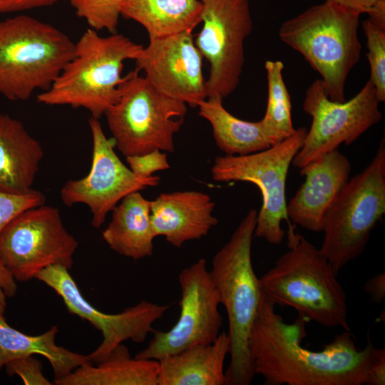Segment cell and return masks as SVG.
Segmentation results:
<instances>
[{
	"instance_id": "1",
	"label": "cell",
	"mask_w": 385,
	"mask_h": 385,
	"mask_svg": "<svg viewBox=\"0 0 385 385\" xmlns=\"http://www.w3.org/2000/svg\"><path fill=\"white\" fill-rule=\"evenodd\" d=\"M264 295L254 322L250 349L256 374L267 385H363L374 350L369 336L359 349L351 332L344 330L321 351L301 345L305 320L287 324Z\"/></svg>"
},
{
	"instance_id": "2",
	"label": "cell",
	"mask_w": 385,
	"mask_h": 385,
	"mask_svg": "<svg viewBox=\"0 0 385 385\" xmlns=\"http://www.w3.org/2000/svg\"><path fill=\"white\" fill-rule=\"evenodd\" d=\"M288 250L260 278L263 295L305 321L351 332L346 295L327 258L289 224Z\"/></svg>"
},
{
	"instance_id": "3",
	"label": "cell",
	"mask_w": 385,
	"mask_h": 385,
	"mask_svg": "<svg viewBox=\"0 0 385 385\" xmlns=\"http://www.w3.org/2000/svg\"><path fill=\"white\" fill-rule=\"evenodd\" d=\"M257 216L256 210H249L215 255L209 271L228 319L230 361L225 371L226 385H249L255 376L250 337L263 297L251 259Z\"/></svg>"
},
{
	"instance_id": "4",
	"label": "cell",
	"mask_w": 385,
	"mask_h": 385,
	"mask_svg": "<svg viewBox=\"0 0 385 385\" xmlns=\"http://www.w3.org/2000/svg\"><path fill=\"white\" fill-rule=\"evenodd\" d=\"M143 47L123 34L102 36L88 28L50 88L36 96L37 102L83 108L99 119L120 97L124 61L135 60Z\"/></svg>"
},
{
	"instance_id": "5",
	"label": "cell",
	"mask_w": 385,
	"mask_h": 385,
	"mask_svg": "<svg viewBox=\"0 0 385 385\" xmlns=\"http://www.w3.org/2000/svg\"><path fill=\"white\" fill-rule=\"evenodd\" d=\"M360 15L324 1L285 21L278 31L280 40L320 74L326 93L334 101H346V78L360 59Z\"/></svg>"
},
{
	"instance_id": "6",
	"label": "cell",
	"mask_w": 385,
	"mask_h": 385,
	"mask_svg": "<svg viewBox=\"0 0 385 385\" xmlns=\"http://www.w3.org/2000/svg\"><path fill=\"white\" fill-rule=\"evenodd\" d=\"M74 49L64 32L32 16L0 20V94L26 101L36 90L46 91Z\"/></svg>"
},
{
	"instance_id": "7",
	"label": "cell",
	"mask_w": 385,
	"mask_h": 385,
	"mask_svg": "<svg viewBox=\"0 0 385 385\" xmlns=\"http://www.w3.org/2000/svg\"><path fill=\"white\" fill-rule=\"evenodd\" d=\"M385 214V145L369 164L349 178L327 211L320 250L338 274L364 251L371 232Z\"/></svg>"
},
{
	"instance_id": "8",
	"label": "cell",
	"mask_w": 385,
	"mask_h": 385,
	"mask_svg": "<svg viewBox=\"0 0 385 385\" xmlns=\"http://www.w3.org/2000/svg\"><path fill=\"white\" fill-rule=\"evenodd\" d=\"M118 101L105 113L115 145L125 157L174 151L187 105L155 89L135 68L124 76Z\"/></svg>"
},
{
	"instance_id": "9",
	"label": "cell",
	"mask_w": 385,
	"mask_h": 385,
	"mask_svg": "<svg viewBox=\"0 0 385 385\" xmlns=\"http://www.w3.org/2000/svg\"><path fill=\"white\" fill-rule=\"evenodd\" d=\"M307 132L305 128H297L291 136L254 153L218 156L211 168L212 178L215 181L249 182L259 188L262 204L257 212L254 235L271 245H281L286 235L282 222L285 220L289 224L286 202L287 177Z\"/></svg>"
},
{
	"instance_id": "10",
	"label": "cell",
	"mask_w": 385,
	"mask_h": 385,
	"mask_svg": "<svg viewBox=\"0 0 385 385\" xmlns=\"http://www.w3.org/2000/svg\"><path fill=\"white\" fill-rule=\"evenodd\" d=\"M78 246L59 210L43 204L22 212L1 232L0 260L16 281L26 282L51 265L69 270Z\"/></svg>"
},
{
	"instance_id": "11",
	"label": "cell",
	"mask_w": 385,
	"mask_h": 385,
	"mask_svg": "<svg viewBox=\"0 0 385 385\" xmlns=\"http://www.w3.org/2000/svg\"><path fill=\"white\" fill-rule=\"evenodd\" d=\"M379 104L370 81L355 96L343 102L329 98L321 79L313 81L305 92L302 106L304 113L312 117L311 127L292 164L301 169L342 143H353L382 120Z\"/></svg>"
},
{
	"instance_id": "12",
	"label": "cell",
	"mask_w": 385,
	"mask_h": 385,
	"mask_svg": "<svg viewBox=\"0 0 385 385\" xmlns=\"http://www.w3.org/2000/svg\"><path fill=\"white\" fill-rule=\"evenodd\" d=\"M202 29L195 43L209 63L207 98L224 99L237 88L244 44L253 27L249 0H200Z\"/></svg>"
},
{
	"instance_id": "13",
	"label": "cell",
	"mask_w": 385,
	"mask_h": 385,
	"mask_svg": "<svg viewBox=\"0 0 385 385\" xmlns=\"http://www.w3.org/2000/svg\"><path fill=\"white\" fill-rule=\"evenodd\" d=\"M178 282L181 296L177 322L168 331L154 329L148 345L135 357L159 361L192 346L212 343L220 334V301L206 260L200 258L184 268Z\"/></svg>"
},
{
	"instance_id": "14",
	"label": "cell",
	"mask_w": 385,
	"mask_h": 385,
	"mask_svg": "<svg viewBox=\"0 0 385 385\" xmlns=\"http://www.w3.org/2000/svg\"><path fill=\"white\" fill-rule=\"evenodd\" d=\"M53 289L63 299L68 311L88 321L103 337L102 342L88 358L92 364L106 359L123 342H145L154 330L153 324L170 308L143 300L118 314L103 313L93 307L81 294L68 270L60 265L47 267L35 277Z\"/></svg>"
},
{
	"instance_id": "15",
	"label": "cell",
	"mask_w": 385,
	"mask_h": 385,
	"mask_svg": "<svg viewBox=\"0 0 385 385\" xmlns=\"http://www.w3.org/2000/svg\"><path fill=\"white\" fill-rule=\"evenodd\" d=\"M99 119L91 117L93 153L89 173L78 180H68L60 196L66 206L87 205L92 214L91 225L99 228L107 215L128 194L160 183L156 175L138 177L115 154L112 143L106 137Z\"/></svg>"
},
{
	"instance_id": "16",
	"label": "cell",
	"mask_w": 385,
	"mask_h": 385,
	"mask_svg": "<svg viewBox=\"0 0 385 385\" xmlns=\"http://www.w3.org/2000/svg\"><path fill=\"white\" fill-rule=\"evenodd\" d=\"M202 58L192 32H182L150 39L134 61L155 89L195 108L207 98Z\"/></svg>"
},
{
	"instance_id": "17",
	"label": "cell",
	"mask_w": 385,
	"mask_h": 385,
	"mask_svg": "<svg viewBox=\"0 0 385 385\" xmlns=\"http://www.w3.org/2000/svg\"><path fill=\"white\" fill-rule=\"evenodd\" d=\"M351 170L349 158L338 149L302 168L305 180L287 204L289 220L307 230L322 232L324 217L349 180Z\"/></svg>"
},
{
	"instance_id": "18",
	"label": "cell",
	"mask_w": 385,
	"mask_h": 385,
	"mask_svg": "<svg viewBox=\"0 0 385 385\" xmlns=\"http://www.w3.org/2000/svg\"><path fill=\"white\" fill-rule=\"evenodd\" d=\"M215 202L207 193L175 191L151 201L150 217L155 237L163 236L175 247L207 235L218 220L212 215Z\"/></svg>"
},
{
	"instance_id": "19",
	"label": "cell",
	"mask_w": 385,
	"mask_h": 385,
	"mask_svg": "<svg viewBox=\"0 0 385 385\" xmlns=\"http://www.w3.org/2000/svg\"><path fill=\"white\" fill-rule=\"evenodd\" d=\"M40 143L24 124L0 113V191L16 195L31 192L43 158Z\"/></svg>"
},
{
	"instance_id": "20",
	"label": "cell",
	"mask_w": 385,
	"mask_h": 385,
	"mask_svg": "<svg viewBox=\"0 0 385 385\" xmlns=\"http://www.w3.org/2000/svg\"><path fill=\"white\" fill-rule=\"evenodd\" d=\"M230 352L227 333L160 359L158 385H225L224 363Z\"/></svg>"
},
{
	"instance_id": "21",
	"label": "cell",
	"mask_w": 385,
	"mask_h": 385,
	"mask_svg": "<svg viewBox=\"0 0 385 385\" xmlns=\"http://www.w3.org/2000/svg\"><path fill=\"white\" fill-rule=\"evenodd\" d=\"M150 209L151 201L139 191L124 197L112 210V218L102 231L110 249L135 260L152 256L155 235Z\"/></svg>"
},
{
	"instance_id": "22",
	"label": "cell",
	"mask_w": 385,
	"mask_h": 385,
	"mask_svg": "<svg viewBox=\"0 0 385 385\" xmlns=\"http://www.w3.org/2000/svg\"><path fill=\"white\" fill-rule=\"evenodd\" d=\"M159 361L132 358L120 344L103 361L77 367L54 380L57 385H158Z\"/></svg>"
},
{
	"instance_id": "23",
	"label": "cell",
	"mask_w": 385,
	"mask_h": 385,
	"mask_svg": "<svg viewBox=\"0 0 385 385\" xmlns=\"http://www.w3.org/2000/svg\"><path fill=\"white\" fill-rule=\"evenodd\" d=\"M56 326L36 336L26 334L11 327L0 314V373L5 365L14 359L41 355L50 363L54 380L61 379L78 366L92 364L88 355L73 352L56 344Z\"/></svg>"
},
{
	"instance_id": "24",
	"label": "cell",
	"mask_w": 385,
	"mask_h": 385,
	"mask_svg": "<svg viewBox=\"0 0 385 385\" xmlns=\"http://www.w3.org/2000/svg\"><path fill=\"white\" fill-rule=\"evenodd\" d=\"M219 96L210 97L197 106L198 114L212 128L217 147L230 155H245L265 150L272 142L262 121L241 120L228 112Z\"/></svg>"
},
{
	"instance_id": "25",
	"label": "cell",
	"mask_w": 385,
	"mask_h": 385,
	"mask_svg": "<svg viewBox=\"0 0 385 385\" xmlns=\"http://www.w3.org/2000/svg\"><path fill=\"white\" fill-rule=\"evenodd\" d=\"M200 0H125L121 16L140 24L149 38L192 32L201 23Z\"/></svg>"
},
{
	"instance_id": "26",
	"label": "cell",
	"mask_w": 385,
	"mask_h": 385,
	"mask_svg": "<svg viewBox=\"0 0 385 385\" xmlns=\"http://www.w3.org/2000/svg\"><path fill=\"white\" fill-rule=\"evenodd\" d=\"M267 80V103L262 121L274 145L296 130L292 120L291 98L282 77L284 63L267 60L265 64Z\"/></svg>"
},
{
	"instance_id": "27",
	"label": "cell",
	"mask_w": 385,
	"mask_h": 385,
	"mask_svg": "<svg viewBox=\"0 0 385 385\" xmlns=\"http://www.w3.org/2000/svg\"><path fill=\"white\" fill-rule=\"evenodd\" d=\"M125 0H70L76 14L83 19L89 29L117 33L119 18Z\"/></svg>"
},
{
	"instance_id": "28",
	"label": "cell",
	"mask_w": 385,
	"mask_h": 385,
	"mask_svg": "<svg viewBox=\"0 0 385 385\" xmlns=\"http://www.w3.org/2000/svg\"><path fill=\"white\" fill-rule=\"evenodd\" d=\"M366 38V56L370 67V78L379 103L385 101V29L369 19L361 24Z\"/></svg>"
},
{
	"instance_id": "29",
	"label": "cell",
	"mask_w": 385,
	"mask_h": 385,
	"mask_svg": "<svg viewBox=\"0 0 385 385\" xmlns=\"http://www.w3.org/2000/svg\"><path fill=\"white\" fill-rule=\"evenodd\" d=\"M45 202L44 194L34 189L22 195L0 191V233L18 215L29 208L43 205Z\"/></svg>"
},
{
	"instance_id": "30",
	"label": "cell",
	"mask_w": 385,
	"mask_h": 385,
	"mask_svg": "<svg viewBox=\"0 0 385 385\" xmlns=\"http://www.w3.org/2000/svg\"><path fill=\"white\" fill-rule=\"evenodd\" d=\"M5 369L9 376H18L26 385H51L43 375L41 362L34 355L16 359L8 362Z\"/></svg>"
},
{
	"instance_id": "31",
	"label": "cell",
	"mask_w": 385,
	"mask_h": 385,
	"mask_svg": "<svg viewBox=\"0 0 385 385\" xmlns=\"http://www.w3.org/2000/svg\"><path fill=\"white\" fill-rule=\"evenodd\" d=\"M155 150L139 155L126 157V162L130 170L138 177H150L157 171L165 170L170 168L167 154Z\"/></svg>"
},
{
	"instance_id": "32",
	"label": "cell",
	"mask_w": 385,
	"mask_h": 385,
	"mask_svg": "<svg viewBox=\"0 0 385 385\" xmlns=\"http://www.w3.org/2000/svg\"><path fill=\"white\" fill-rule=\"evenodd\" d=\"M16 291V279L0 260V314L5 312L7 298L14 297Z\"/></svg>"
},
{
	"instance_id": "33",
	"label": "cell",
	"mask_w": 385,
	"mask_h": 385,
	"mask_svg": "<svg viewBox=\"0 0 385 385\" xmlns=\"http://www.w3.org/2000/svg\"><path fill=\"white\" fill-rule=\"evenodd\" d=\"M385 384V349L374 348L369 370L368 385Z\"/></svg>"
},
{
	"instance_id": "34",
	"label": "cell",
	"mask_w": 385,
	"mask_h": 385,
	"mask_svg": "<svg viewBox=\"0 0 385 385\" xmlns=\"http://www.w3.org/2000/svg\"><path fill=\"white\" fill-rule=\"evenodd\" d=\"M61 0H0V13L26 11L48 6Z\"/></svg>"
},
{
	"instance_id": "35",
	"label": "cell",
	"mask_w": 385,
	"mask_h": 385,
	"mask_svg": "<svg viewBox=\"0 0 385 385\" xmlns=\"http://www.w3.org/2000/svg\"><path fill=\"white\" fill-rule=\"evenodd\" d=\"M364 292L373 302L380 304L385 297V274L378 273L369 279L364 284Z\"/></svg>"
},
{
	"instance_id": "36",
	"label": "cell",
	"mask_w": 385,
	"mask_h": 385,
	"mask_svg": "<svg viewBox=\"0 0 385 385\" xmlns=\"http://www.w3.org/2000/svg\"><path fill=\"white\" fill-rule=\"evenodd\" d=\"M343 6L360 14H369L379 4L385 0H325Z\"/></svg>"
}]
</instances>
